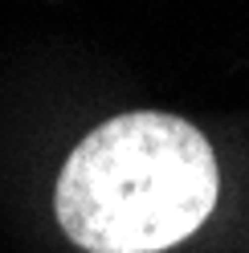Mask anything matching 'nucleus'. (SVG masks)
<instances>
[{
	"label": "nucleus",
	"mask_w": 249,
	"mask_h": 253,
	"mask_svg": "<svg viewBox=\"0 0 249 253\" xmlns=\"http://www.w3.org/2000/svg\"><path fill=\"white\" fill-rule=\"evenodd\" d=\"M221 192L208 139L160 110L90 131L61 168L57 220L90 253H160L205 225Z\"/></svg>",
	"instance_id": "obj_1"
}]
</instances>
